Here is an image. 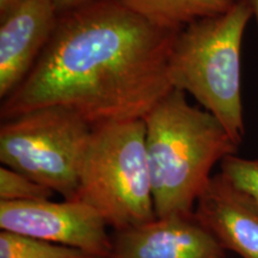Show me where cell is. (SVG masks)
Returning a JSON list of instances; mask_svg holds the SVG:
<instances>
[{"label":"cell","instance_id":"cell-1","mask_svg":"<svg viewBox=\"0 0 258 258\" xmlns=\"http://www.w3.org/2000/svg\"><path fill=\"white\" fill-rule=\"evenodd\" d=\"M178 32L115 0L61 14L34 69L3 99L2 121L46 106L73 111L92 127L143 120L172 90L169 60Z\"/></svg>","mask_w":258,"mask_h":258},{"label":"cell","instance_id":"cell-2","mask_svg":"<svg viewBox=\"0 0 258 258\" xmlns=\"http://www.w3.org/2000/svg\"><path fill=\"white\" fill-rule=\"evenodd\" d=\"M143 120L157 218L194 214L213 167L239 146L180 90H171Z\"/></svg>","mask_w":258,"mask_h":258},{"label":"cell","instance_id":"cell-3","mask_svg":"<svg viewBox=\"0 0 258 258\" xmlns=\"http://www.w3.org/2000/svg\"><path fill=\"white\" fill-rule=\"evenodd\" d=\"M252 16L247 0H235L225 14L194 22L177 34L169 60L172 89L189 93L238 146L245 137L240 51Z\"/></svg>","mask_w":258,"mask_h":258},{"label":"cell","instance_id":"cell-4","mask_svg":"<svg viewBox=\"0 0 258 258\" xmlns=\"http://www.w3.org/2000/svg\"><path fill=\"white\" fill-rule=\"evenodd\" d=\"M76 200L98 212L114 232L157 218L144 120L92 127Z\"/></svg>","mask_w":258,"mask_h":258},{"label":"cell","instance_id":"cell-5","mask_svg":"<svg viewBox=\"0 0 258 258\" xmlns=\"http://www.w3.org/2000/svg\"><path fill=\"white\" fill-rule=\"evenodd\" d=\"M91 132V124L61 106L35 109L2 122L0 161L63 200H76Z\"/></svg>","mask_w":258,"mask_h":258},{"label":"cell","instance_id":"cell-6","mask_svg":"<svg viewBox=\"0 0 258 258\" xmlns=\"http://www.w3.org/2000/svg\"><path fill=\"white\" fill-rule=\"evenodd\" d=\"M98 212L77 200L0 202V230L110 258L112 234Z\"/></svg>","mask_w":258,"mask_h":258},{"label":"cell","instance_id":"cell-7","mask_svg":"<svg viewBox=\"0 0 258 258\" xmlns=\"http://www.w3.org/2000/svg\"><path fill=\"white\" fill-rule=\"evenodd\" d=\"M60 14L54 0H22L0 19V98L34 69L55 31Z\"/></svg>","mask_w":258,"mask_h":258},{"label":"cell","instance_id":"cell-8","mask_svg":"<svg viewBox=\"0 0 258 258\" xmlns=\"http://www.w3.org/2000/svg\"><path fill=\"white\" fill-rule=\"evenodd\" d=\"M195 215H170L112 232L110 258H226Z\"/></svg>","mask_w":258,"mask_h":258},{"label":"cell","instance_id":"cell-9","mask_svg":"<svg viewBox=\"0 0 258 258\" xmlns=\"http://www.w3.org/2000/svg\"><path fill=\"white\" fill-rule=\"evenodd\" d=\"M194 215L225 251L240 258H258V200L221 172L212 176Z\"/></svg>","mask_w":258,"mask_h":258},{"label":"cell","instance_id":"cell-10","mask_svg":"<svg viewBox=\"0 0 258 258\" xmlns=\"http://www.w3.org/2000/svg\"><path fill=\"white\" fill-rule=\"evenodd\" d=\"M154 27L180 31L202 18L225 14L235 0H115Z\"/></svg>","mask_w":258,"mask_h":258},{"label":"cell","instance_id":"cell-11","mask_svg":"<svg viewBox=\"0 0 258 258\" xmlns=\"http://www.w3.org/2000/svg\"><path fill=\"white\" fill-rule=\"evenodd\" d=\"M0 258H96L74 247L0 232Z\"/></svg>","mask_w":258,"mask_h":258},{"label":"cell","instance_id":"cell-12","mask_svg":"<svg viewBox=\"0 0 258 258\" xmlns=\"http://www.w3.org/2000/svg\"><path fill=\"white\" fill-rule=\"evenodd\" d=\"M55 192L10 167L0 169V202H35L50 200Z\"/></svg>","mask_w":258,"mask_h":258},{"label":"cell","instance_id":"cell-13","mask_svg":"<svg viewBox=\"0 0 258 258\" xmlns=\"http://www.w3.org/2000/svg\"><path fill=\"white\" fill-rule=\"evenodd\" d=\"M220 172L234 185L258 200V159L232 154L220 163Z\"/></svg>","mask_w":258,"mask_h":258},{"label":"cell","instance_id":"cell-14","mask_svg":"<svg viewBox=\"0 0 258 258\" xmlns=\"http://www.w3.org/2000/svg\"><path fill=\"white\" fill-rule=\"evenodd\" d=\"M90 2H92V0H54L57 12L60 15L69 12L71 10L80 8V6L88 4Z\"/></svg>","mask_w":258,"mask_h":258},{"label":"cell","instance_id":"cell-15","mask_svg":"<svg viewBox=\"0 0 258 258\" xmlns=\"http://www.w3.org/2000/svg\"><path fill=\"white\" fill-rule=\"evenodd\" d=\"M22 0H0V19L8 16Z\"/></svg>","mask_w":258,"mask_h":258},{"label":"cell","instance_id":"cell-16","mask_svg":"<svg viewBox=\"0 0 258 258\" xmlns=\"http://www.w3.org/2000/svg\"><path fill=\"white\" fill-rule=\"evenodd\" d=\"M249 4L251 5V9H252L253 16H256L257 21H258V0H247Z\"/></svg>","mask_w":258,"mask_h":258}]
</instances>
